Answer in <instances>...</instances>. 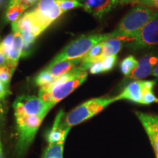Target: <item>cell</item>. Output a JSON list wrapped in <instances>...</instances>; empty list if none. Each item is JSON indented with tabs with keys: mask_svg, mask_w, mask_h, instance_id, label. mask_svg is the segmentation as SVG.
Segmentation results:
<instances>
[{
	"mask_svg": "<svg viewBox=\"0 0 158 158\" xmlns=\"http://www.w3.org/2000/svg\"><path fill=\"white\" fill-rule=\"evenodd\" d=\"M157 16L158 10L145 6H135L121 20L116 28L110 33V38H122L135 34Z\"/></svg>",
	"mask_w": 158,
	"mask_h": 158,
	"instance_id": "obj_1",
	"label": "cell"
},
{
	"mask_svg": "<svg viewBox=\"0 0 158 158\" xmlns=\"http://www.w3.org/2000/svg\"><path fill=\"white\" fill-rule=\"evenodd\" d=\"M86 71H83L79 67L76 68L73 76L60 84L44 86L40 89L39 97L44 101L55 106L59 101L67 98L87 78Z\"/></svg>",
	"mask_w": 158,
	"mask_h": 158,
	"instance_id": "obj_2",
	"label": "cell"
},
{
	"mask_svg": "<svg viewBox=\"0 0 158 158\" xmlns=\"http://www.w3.org/2000/svg\"><path fill=\"white\" fill-rule=\"evenodd\" d=\"M110 38V34H93L79 37L69 43L48 65L62 61L83 59L94 45Z\"/></svg>",
	"mask_w": 158,
	"mask_h": 158,
	"instance_id": "obj_3",
	"label": "cell"
},
{
	"mask_svg": "<svg viewBox=\"0 0 158 158\" xmlns=\"http://www.w3.org/2000/svg\"><path fill=\"white\" fill-rule=\"evenodd\" d=\"M114 102H116L115 97L91 99L67 114L64 119V124L71 128L93 117Z\"/></svg>",
	"mask_w": 158,
	"mask_h": 158,
	"instance_id": "obj_4",
	"label": "cell"
},
{
	"mask_svg": "<svg viewBox=\"0 0 158 158\" xmlns=\"http://www.w3.org/2000/svg\"><path fill=\"white\" fill-rule=\"evenodd\" d=\"M45 116H25L15 117L17 126V142L15 152L21 156L27 152L36 135Z\"/></svg>",
	"mask_w": 158,
	"mask_h": 158,
	"instance_id": "obj_5",
	"label": "cell"
},
{
	"mask_svg": "<svg viewBox=\"0 0 158 158\" xmlns=\"http://www.w3.org/2000/svg\"><path fill=\"white\" fill-rule=\"evenodd\" d=\"M54 105L42 100L40 97L23 95L13 103L15 117L25 116H46Z\"/></svg>",
	"mask_w": 158,
	"mask_h": 158,
	"instance_id": "obj_6",
	"label": "cell"
},
{
	"mask_svg": "<svg viewBox=\"0 0 158 158\" xmlns=\"http://www.w3.org/2000/svg\"><path fill=\"white\" fill-rule=\"evenodd\" d=\"M118 39L128 41L130 47L134 50L158 45V16L150 21L135 34Z\"/></svg>",
	"mask_w": 158,
	"mask_h": 158,
	"instance_id": "obj_7",
	"label": "cell"
},
{
	"mask_svg": "<svg viewBox=\"0 0 158 158\" xmlns=\"http://www.w3.org/2000/svg\"><path fill=\"white\" fill-rule=\"evenodd\" d=\"M31 11L37 22L45 30L63 14L59 0H39Z\"/></svg>",
	"mask_w": 158,
	"mask_h": 158,
	"instance_id": "obj_8",
	"label": "cell"
},
{
	"mask_svg": "<svg viewBox=\"0 0 158 158\" xmlns=\"http://www.w3.org/2000/svg\"><path fill=\"white\" fill-rule=\"evenodd\" d=\"M85 11L98 19H102L105 15L122 5V0H80Z\"/></svg>",
	"mask_w": 158,
	"mask_h": 158,
	"instance_id": "obj_9",
	"label": "cell"
},
{
	"mask_svg": "<svg viewBox=\"0 0 158 158\" xmlns=\"http://www.w3.org/2000/svg\"><path fill=\"white\" fill-rule=\"evenodd\" d=\"M135 113L149 136L156 158H158V116L140 111Z\"/></svg>",
	"mask_w": 158,
	"mask_h": 158,
	"instance_id": "obj_10",
	"label": "cell"
},
{
	"mask_svg": "<svg viewBox=\"0 0 158 158\" xmlns=\"http://www.w3.org/2000/svg\"><path fill=\"white\" fill-rule=\"evenodd\" d=\"M11 24L13 32L19 31L20 33H23L25 31H30L37 37L45 31V29L37 22L31 10L25 13L16 23Z\"/></svg>",
	"mask_w": 158,
	"mask_h": 158,
	"instance_id": "obj_11",
	"label": "cell"
},
{
	"mask_svg": "<svg viewBox=\"0 0 158 158\" xmlns=\"http://www.w3.org/2000/svg\"><path fill=\"white\" fill-rule=\"evenodd\" d=\"M146 89V81L136 80L125 86L118 95L115 97L116 101L127 100L135 103L141 104L142 97Z\"/></svg>",
	"mask_w": 158,
	"mask_h": 158,
	"instance_id": "obj_12",
	"label": "cell"
},
{
	"mask_svg": "<svg viewBox=\"0 0 158 158\" xmlns=\"http://www.w3.org/2000/svg\"><path fill=\"white\" fill-rule=\"evenodd\" d=\"M64 112L60 110L57 114L54 125L51 127L49 133L47 135V141L48 145H54V144L64 142L66 140L70 127H68L64 124V120L62 122Z\"/></svg>",
	"mask_w": 158,
	"mask_h": 158,
	"instance_id": "obj_13",
	"label": "cell"
},
{
	"mask_svg": "<svg viewBox=\"0 0 158 158\" xmlns=\"http://www.w3.org/2000/svg\"><path fill=\"white\" fill-rule=\"evenodd\" d=\"M157 63V56L153 54L145 55L138 61V67L128 77L135 80H141V79L147 78V76L152 74L154 68Z\"/></svg>",
	"mask_w": 158,
	"mask_h": 158,
	"instance_id": "obj_14",
	"label": "cell"
},
{
	"mask_svg": "<svg viewBox=\"0 0 158 158\" xmlns=\"http://www.w3.org/2000/svg\"><path fill=\"white\" fill-rule=\"evenodd\" d=\"M13 45L8 56L6 59V65L12 70L15 71L19 63L20 57L22 56L23 51V37L19 31H15Z\"/></svg>",
	"mask_w": 158,
	"mask_h": 158,
	"instance_id": "obj_15",
	"label": "cell"
},
{
	"mask_svg": "<svg viewBox=\"0 0 158 158\" xmlns=\"http://www.w3.org/2000/svg\"><path fill=\"white\" fill-rule=\"evenodd\" d=\"M82 59H74V60H67L57 62L53 65H48L45 70L50 72L53 76L59 77L68 73L70 71L75 69V67L81 64Z\"/></svg>",
	"mask_w": 158,
	"mask_h": 158,
	"instance_id": "obj_16",
	"label": "cell"
},
{
	"mask_svg": "<svg viewBox=\"0 0 158 158\" xmlns=\"http://www.w3.org/2000/svg\"><path fill=\"white\" fill-rule=\"evenodd\" d=\"M27 10V7L21 4L7 5L5 13V20L7 22H11V23H16Z\"/></svg>",
	"mask_w": 158,
	"mask_h": 158,
	"instance_id": "obj_17",
	"label": "cell"
},
{
	"mask_svg": "<svg viewBox=\"0 0 158 158\" xmlns=\"http://www.w3.org/2000/svg\"><path fill=\"white\" fill-rule=\"evenodd\" d=\"M122 45V40L118 38H110L103 41V51L102 54V60L106 57L117 55L121 50Z\"/></svg>",
	"mask_w": 158,
	"mask_h": 158,
	"instance_id": "obj_18",
	"label": "cell"
},
{
	"mask_svg": "<svg viewBox=\"0 0 158 158\" xmlns=\"http://www.w3.org/2000/svg\"><path fill=\"white\" fill-rule=\"evenodd\" d=\"M138 62L135 57L130 55L124 58L120 63V70L122 73L126 76H129L132 72L137 68Z\"/></svg>",
	"mask_w": 158,
	"mask_h": 158,
	"instance_id": "obj_19",
	"label": "cell"
},
{
	"mask_svg": "<svg viewBox=\"0 0 158 158\" xmlns=\"http://www.w3.org/2000/svg\"><path fill=\"white\" fill-rule=\"evenodd\" d=\"M64 142H61L54 145H48L42 158H63Z\"/></svg>",
	"mask_w": 158,
	"mask_h": 158,
	"instance_id": "obj_20",
	"label": "cell"
},
{
	"mask_svg": "<svg viewBox=\"0 0 158 158\" xmlns=\"http://www.w3.org/2000/svg\"><path fill=\"white\" fill-rule=\"evenodd\" d=\"M57 78L58 77L53 76L50 72L44 69L36 76L35 79V82L36 85L42 88L53 84L56 80Z\"/></svg>",
	"mask_w": 158,
	"mask_h": 158,
	"instance_id": "obj_21",
	"label": "cell"
},
{
	"mask_svg": "<svg viewBox=\"0 0 158 158\" xmlns=\"http://www.w3.org/2000/svg\"><path fill=\"white\" fill-rule=\"evenodd\" d=\"M13 73L14 71L12 70L7 65L0 67V81L8 91H10V84Z\"/></svg>",
	"mask_w": 158,
	"mask_h": 158,
	"instance_id": "obj_22",
	"label": "cell"
},
{
	"mask_svg": "<svg viewBox=\"0 0 158 158\" xmlns=\"http://www.w3.org/2000/svg\"><path fill=\"white\" fill-rule=\"evenodd\" d=\"M13 38H14V33L13 32L12 34H10L7 36H6L3 39V40L0 43V50L6 56V59H7L10 51L13 42Z\"/></svg>",
	"mask_w": 158,
	"mask_h": 158,
	"instance_id": "obj_23",
	"label": "cell"
},
{
	"mask_svg": "<svg viewBox=\"0 0 158 158\" xmlns=\"http://www.w3.org/2000/svg\"><path fill=\"white\" fill-rule=\"evenodd\" d=\"M116 61H117V55H112L106 57L102 60V65H103L104 73L109 72L114 68Z\"/></svg>",
	"mask_w": 158,
	"mask_h": 158,
	"instance_id": "obj_24",
	"label": "cell"
},
{
	"mask_svg": "<svg viewBox=\"0 0 158 158\" xmlns=\"http://www.w3.org/2000/svg\"><path fill=\"white\" fill-rule=\"evenodd\" d=\"M10 94V91H8L2 83L0 81V111H3V107L5 105V99Z\"/></svg>",
	"mask_w": 158,
	"mask_h": 158,
	"instance_id": "obj_25",
	"label": "cell"
},
{
	"mask_svg": "<svg viewBox=\"0 0 158 158\" xmlns=\"http://www.w3.org/2000/svg\"><path fill=\"white\" fill-rule=\"evenodd\" d=\"M38 1L39 0H8L7 5H13V4H21L28 9L31 6L36 5Z\"/></svg>",
	"mask_w": 158,
	"mask_h": 158,
	"instance_id": "obj_26",
	"label": "cell"
},
{
	"mask_svg": "<svg viewBox=\"0 0 158 158\" xmlns=\"http://www.w3.org/2000/svg\"><path fill=\"white\" fill-rule=\"evenodd\" d=\"M89 72L90 73L96 75L104 73L103 70V65H102V61H98L92 64L89 68Z\"/></svg>",
	"mask_w": 158,
	"mask_h": 158,
	"instance_id": "obj_27",
	"label": "cell"
},
{
	"mask_svg": "<svg viewBox=\"0 0 158 158\" xmlns=\"http://www.w3.org/2000/svg\"><path fill=\"white\" fill-rule=\"evenodd\" d=\"M142 6H145V7H149L155 10H158V0H149L143 4Z\"/></svg>",
	"mask_w": 158,
	"mask_h": 158,
	"instance_id": "obj_28",
	"label": "cell"
},
{
	"mask_svg": "<svg viewBox=\"0 0 158 158\" xmlns=\"http://www.w3.org/2000/svg\"><path fill=\"white\" fill-rule=\"evenodd\" d=\"M6 65V56L0 50V67H2Z\"/></svg>",
	"mask_w": 158,
	"mask_h": 158,
	"instance_id": "obj_29",
	"label": "cell"
},
{
	"mask_svg": "<svg viewBox=\"0 0 158 158\" xmlns=\"http://www.w3.org/2000/svg\"><path fill=\"white\" fill-rule=\"evenodd\" d=\"M152 75L153 76L156 77L157 78H158V63L155 65V68H154L152 73Z\"/></svg>",
	"mask_w": 158,
	"mask_h": 158,
	"instance_id": "obj_30",
	"label": "cell"
},
{
	"mask_svg": "<svg viewBox=\"0 0 158 158\" xmlns=\"http://www.w3.org/2000/svg\"><path fill=\"white\" fill-rule=\"evenodd\" d=\"M148 1H149V0H135L133 4H137L138 5H143L144 3Z\"/></svg>",
	"mask_w": 158,
	"mask_h": 158,
	"instance_id": "obj_31",
	"label": "cell"
},
{
	"mask_svg": "<svg viewBox=\"0 0 158 158\" xmlns=\"http://www.w3.org/2000/svg\"><path fill=\"white\" fill-rule=\"evenodd\" d=\"M135 0H122V4H133Z\"/></svg>",
	"mask_w": 158,
	"mask_h": 158,
	"instance_id": "obj_32",
	"label": "cell"
},
{
	"mask_svg": "<svg viewBox=\"0 0 158 158\" xmlns=\"http://www.w3.org/2000/svg\"><path fill=\"white\" fill-rule=\"evenodd\" d=\"M4 2H5V0H0V8H1L2 6L3 5Z\"/></svg>",
	"mask_w": 158,
	"mask_h": 158,
	"instance_id": "obj_33",
	"label": "cell"
}]
</instances>
